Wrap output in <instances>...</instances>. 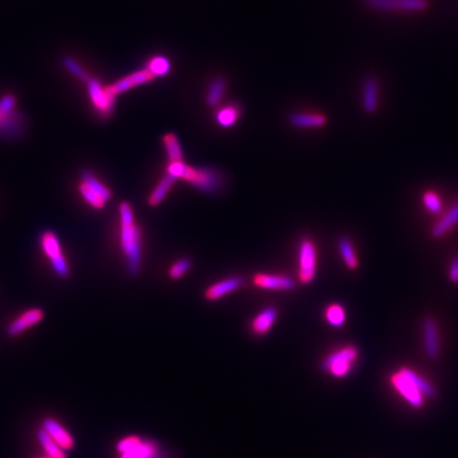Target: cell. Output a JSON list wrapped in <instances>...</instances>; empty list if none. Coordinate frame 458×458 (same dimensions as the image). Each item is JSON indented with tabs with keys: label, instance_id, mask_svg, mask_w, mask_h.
Masks as SVG:
<instances>
[{
	"label": "cell",
	"instance_id": "1",
	"mask_svg": "<svg viewBox=\"0 0 458 458\" xmlns=\"http://www.w3.org/2000/svg\"><path fill=\"white\" fill-rule=\"evenodd\" d=\"M119 215L121 250L127 258L129 271L135 275L142 265V233L137 224H135L133 208L129 203H121Z\"/></svg>",
	"mask_w": 458,
	"mask_h": 458
},
{
	"label": "cell",
	"instance_id": "23",
	"mask_svg": "<svg viewBox=\"0 0 458 458\" xmlns=\"http://www.w3.org/2000/svg\"><path fill=\"white\" fill-rule=\"evenodd\" d=\"M79 192L83 200L97 211L105 208L107 201L105 200L96 190L92 189L86 181H81L79 183Z\"/></svg>",
	"mask_w": 458,
	"mask_h": 458
},
{
	"label": "cell",
	"instance_id": "24",
	"mask_svg": "<svg viewBox=\"0 0 458 458\" xmlns=\"http://www.w3.org/2000/svg\"><path fill=\"white\" fill-rule=\"evenodd\" d=\"M163 142L169 163L183 161L181 144H179V138L174 133L165 134L163 137Z\"/></svg>",
	"mask_w": 458,
	"mask_h": 458
},
{
	"label": "cell",
	"instance_id": "25",
	"mask_svg": "<svg viewBox=\"0 0 458 458\" xmlns=\"http://www.w3.org/2000/svg\"><path fill=\"white\" fill-rule=\"evenodd\" d=\"M38 442L44 448L45 452L51 458H67L64 450L44 431L40 430L38 433Z\"/></svg>",
	"mask_w": 458,
	"mask_h": 458
},
{
	"label": "cell",
	"instance_id": "13",
	"mask_svg": "<svg viewBox=\"0 0 458 458\" xmlns=\"http://www.w3.org/2000/svg\"><path fill=\"white\" fill-rule=\"evenodd\" d=\"M252 282L257 287L273 291H292L296 286L293 278L274 274H256L252 278Z\"/></svg>",
	"mask_w": 458,
	"mask_h": 458
},
{
	"label": "cell",
	"instance_id": "10",
	"mask_svg": "<svg viewBox=\"0 0 458 458\" xmlns=\"http://www.w3.org/2000/svg\"><path fill=\"white\" fill-rule=\"evenodd\" d=\"M382 84L378 75H368L361 83V105L367 114L377 113L381 101Z\"/></svg>",
	"mask_w": 458,
	"mask_h": 458
},
{
	"label": "cell",
	"instance_id": "16",
	"mask_svg": "<svg viewBox=\"0 0 458 458\" xmlns=\"http://www.w3.org/2000/svg\"><path fill=\"white\" fill-rule=\"evenodd\" d=\"M244 280L241 277H230L213 284L205 291V297L211 302L223 298L224 296L239 289L243 286Z\"/></svg>",
	"mask_w": 458,
	"mask_h": 458
},
{
	"label": "cell",
	"instance_id": "20",
	"mask_svg": "<svg viewBox=\"0 0 458 458\" xmlns=\"http://www.w3.org/2000/svg\"><path fill=\"white\" fill-rule=\"evenodd\" d=\"M177 179H174L171 175L166 174L161 179V181L157 183L156 187L153 190L150 196H149V205L152 207L159 206L165 200L166 196L169 193L170 190L172 189L173 185H174Z\"/></svg>",
	"mask_w": 458,
	"mask_h": 458
},
{
	"label": "cell",
	"instance_id": "34",
	"mask_svg": "<svg viewBox=\"0 0 458 458\" xmlns=\"http://www.w3.org/2000/svg\"><path fill=\"white\" fill-rule=\"evenodd\" d=\"M449 277H450L451 282H454V284H458V256L455 257L452 262H451Z\"/></svg>",
	"mask_w": 458,
	"mask_h": 458
},
{
	"label": "cell",
	"instance_id": "3",
	"mask_svg": "<svg viewBox=\"0 0 458 458\" xmlns=\"http://www.w3.org/2000/svg\"><path fill=\"white\" fill-rule=\"evenodd\" d=\"M119 458H173L161 442L142 436L129 435L117 444Z\"/></svg>",
	"mask_w": 458,
	"mask_h": 458
},
{
	"label": "cell",
	"instance_id": "8",
	"mask_svg": "<svg viewBox=\"0 0 458 458\" xmlns=\"http://www.w3.org/2000/svg\"><path fill=\"white\" fill-rule=\"evenodd\" d=\"M86 86L95 111L105 118L111 116L116 105V97L111 94L107 86H103L98 79L92 77L86 81Z\"/></svg>",
	"mask_w": 458,
	"mask_h": 458
},
{
	"label": "cell",
	"instance_id": "27",
	"mask_svg": "<svg viewBox=\"0 0 458 458\" xmlns=\"http://www.w3.org/2000/svg\"><path fill=\"white\" fill-rule=\"evenodd\" d=\"M339 250H340L341 256H342L344 262L347 265V267H349L350 270L358 269V257H356L353 245H352L349 239L342 238L339 241Z\"/></svg>",
	"mask_w": 458,
	"mask_h": 458
},
{
	"label": "cell",
	"instance_id": "9",
	"mask_svg": "<svg viewBox=\"0 0 458 458\" xmlns=\"http://www.w3.org/2000/svg\"><path fill=\"white\" fill-rule=\"evenodd\" d=\"M298 254V277L302 284H310L316 274V245L312 240L304 239L300 242Z\"/></svg>",
	"mask_w": 458,
	"mask_h": 458
},
{
	"label": "cell",
	"instance_id": "19",
	"mask_svg": "<svg viewBox=\"0 0 458 458\" xmlns=\"http://www.w3.org/2000/svg\"><path fill=\"white\" fill-rule=\"evenodd\" d=\"M458 224V202L433 226L432 235L440 239Z\"/></svg>",
	"mask_w": 458,
	"mask_h": 458
},
{
	"label": "cell",
	"instance_id": "29",
	"mask_svg": "<svg viewBox=\"0 0 458 458\" xmlns=\"http://www.w3.org/2000/svg\"><path fill=\"white\" fill-rule=\"evenodd\" d=\"M82 181H86L92 189L96 190L105 200L109 202L112 198V191L102 183L100 179H97L92 173L86 171L82 174Z\"/></svg>",
	"mask_w": 458,
	"mask_h": 458
},
{
	"label": "cell",
	"instance_id": "32",
	"mask_svg": "<svg viewBox=\"0 0 458 458\" xmlns=\"http://www.w3.org/2000/svg\"><path fill=\"white\" fill-rule=\"evenodd\" d=\"M64 65L68 71H70L75 77H77L78 79L81 80V81L86 82L90 79V75L86 73V70H84L83 67L79 64V63L75 62L73 58H64Z\"/></svg>",
	"mask_w": 458,
	"mask_h": 458
},
{
	"label": "cell",
	"instance_id": "5",
	"mask_svg": "<svg viewBox=\"0 0 458 458\" xmlns=\"http://www.w3.org/2000/svg\"><path fill=\"white\" fill-rule=\"evenodd\" d=\"M40 245L55 274L62 278L68 277L70 270H69V265L67 262V259L65 258L58 235L53 231H44L41 235Z\"/></svg>",
	"mask_w": 458,
	"mask_h": 458
},
{
	"label": "cell",
	"instance_id": "33",
	"mask_svg": "<svg viewBox=\"0 0 458 458\" xmlns=\"http://www.w3.org/2000/svg\"><path fill=\"white\" fill-rule=\"evenodd\" d=\"M15 105H16V99L12 95H6V96L2 97L1 100H0V114L15 113Z\"/></svg>",
	"mask_w": 458,
	"mask_h": 458
},
{
	"label": "cell",
	"instance_id": "11",
	"mask_svg": "<svg viewBox=\"0 0 458 458\" xmlns=\"http://www.w3.org/2000/svg\"><path fill=\"white\" fill-rule=\"evenodd\" d=\"M156 78L148 69L144 68L121 78L120 80L114 82L112 85L107 86V88H109L110 92H111L113 96L117 97L118 95L123 94V92H127V90H133V88L138 87V86L151 83Z\"/></svg>",
	"mask_w": 458,
	"mask_h": 458
},
{
	"label": "cell",
	"instance_id": "4",
	"mask_svg": "<svg viewBox=\"0 0 458 458\" xmlns=\"http://www.w3.org/2000/svg\"><path fill=\"white\" fill-rule=\"evenodd\" d=\"M358 351L354 346H346L328 354L321 363V369L334 378L349 375L358 360Z\"/></svg>",
	"mask_w": 458,
	"mask_h": 458
},
{
	"label": "cell",
	"instance_id": "21",
	"mask_svg": "<svg viewBox=\"0 0 458 458\" xmlns=\"http://www.w3.org/2000/svg\"><path fill=\"white\" fill-rule=\"evenodd\" d=\"M240 114H241V109L239 105L233 103V105H225L220 109L215 114V120L220 127L228 129V127H233L238 122Z\"/></svg>",
	"mask_w": 458,
	"mask_h": 458
},
{
	"label": "cell",
	"instance_id": "28",
	"mask_svg": "<svg viewBox=\"0 0 458 458\" xmlns=\"http://www.w3.org/2000/svg\"><path fill=\"white\" fill-rule=\"evenodd\" d=\"M325 317L332 327H342L346 321L345 309L341 304H332L326 309Z\"/></svg>",
	"mask_w": 458,
	"mask_h": 458
},
{
	"label": "cell",
	"instance_id": "7",
	"mask_svg": "<svg viewBox=\"0 0 458 458\" xmlns=\"http://www.w3.org/2000/svg\"><path fill=\"white\" fill-rule=\"evenodd\" d=\"M390 382H392L395 390L405 399L410 405L415 408H422L425 397L423 396L422 393L420 392L418 386L412 380L410 368L403 367V368L399 369L390 377Z\"/></svg>",
	"mask_w": 458,
	"mask_h": 458
},
{
	"label": "cell",
	"instance_id": "35",
	"mask_svg": "<svg viewBox=\"0 0 458 458\" xmlns=\"http://www.w3.org/2000/svg\"><path fill=\"white\" fill-rule=\"evenodd\" d=\"M36 458H51V457L47 455V457H36Z\"/></svg>",
	"mask_w": 458,
	"mask_h": 458
},
{
	"label": "cell",
	"instance_id": "12",
	"mask_svg": "<svg viewBox=\"0 0 458 458\" xmlns=\"http://www.w3.org/2000/svg\"><path fill=\"white\" fill-rule=\"evenodd\" d=\"M43 319H44V312L40 308L28 309L8 326L6 334L13 338L21 336L30 328L40 324Z\"/></svg>",
	"mask_w": 458,
	"mask_h": 458
},
{
	"label": "cell",
	"instance_id": "18",
	"mask_svg": "<svg viewBox=\"0 0 458 458\" xmlns=\"http://www.w3.org/2000/svg\"><path fill=\"white\" fill-rule=\"evenodd\" d=\"M278 312L274 307H269L261 311L250 324V329L255 336H262L269 334L270 330L273 328L276 319H277Z\"/></svg>",
	"mask_w": 458,
	"mask_h": 458
},
{
	"label": "cell",
	"instance_id": "22",
	"mask_svg": "<svg viewBox=\"0 0 458 458\" xmlns=\"http://www.w3.org/2000/svg\"><path fill=\"white\" fill-rule=\"evenodd\" d=\"M226 87H228V84H226V81L223 78H217V79L213 80V83L209 85L208 90H207V105L211 107H217L223 100Z\"/></svg>",
	"mask_w": 458,
	"mask_h": 458
},
{
	"label": "cell",
	"instance_id": "30",
	"mask_svg": "<svg viewBox=\"0 0 458 458\" xmlns=\"http://www.w3.org/2000/svg\"><path fill=\"white\" fill-rule=\"evenodd\" d=\"M423 203L432 213H440L442 209V201L436 192L427 191L423 194Z\"/></svg>",
	"mask_w": 458,
	"mask_h": 458
},
{
	"label": "cell",
	"instance_id": "31",
	"mask_svg": "<svg viewBox=\"0 0 458 458\" xmlns=\"http://www.w3.org/2000/svg\"><path fill=\"white\" fill-rule=\"evenodd\" d=\"M191 267V261L189 259H179L174 263L169 270L170 278L173 280L179 279L183 277L186 273H188Z\"/></svg>",
	"mask_w": 458,
	"mask_h": 458
},
{
	"label": "cell",
	"instance_id": "26",
	"mask_svg": "<svg viewBox=\"0 0 458 458\" xmlns=\"http://www.w3.org/2000/svg\"><path fill=\"white\" fill-rule=\"evenodd\" d=\"M172 65L169 58L163 55H156L150 58L147 63V69L154 75L155 78L166 77L171 71Z\"/></svg>",
	"mask_w": 458,
	"mask_h": 458
},
{
	"label": "cell",
	"instance_id": "2",
	"mask_svg": "<svg viewBox=\"0 0 458 458\" xmlns=\"http://www.w3.org/2000/svg\"><path fill=\"white\" fill-rule=\"evenodd\" d=\"M365 10L390 16L416 17L427 14L434 0H360Z\"/></svg>",
	"mask_w": 458,
	"mask_h": 458
},
{
	"label": "cell",
	"instance_id": "14",
	"mask_svg": "<svg viewBox=\"0 0 458 458\" xmlns=\"http://www.w3.org/2000/svg\"><path fill=\"white\" fill-rule=\"evenodd\" d=\"M422 334L425 353L430 358H438L440 351V334L433 317H427L423 321Z\"/></svg>",
	"mask_w": 458,
	"mask_h": 458
},
{
	"label": "cell",
	"instance_id": "6",
	"mask_svg": "<svg viewBox=\"0 0 458 458\" xmlns=\"http://www.w3.org/2000/svg\"><path fill=\"white\" fill-rule=\"evenodd\" d=\"M181 179L187 181L192 187L205 193H211L221 186V175L215 170L208 168H193L186 165Z\"/></svg>",
	"mask_w": 458,
	"mask_h": 458
},
{
	"label": "cell",
	"instance_id": "15",
	"mask_svg": "<svg viewBox=\"0 0 458 458\" xmlns=\"http://www.w3.org/2000/svg\"><path fill=\"white\" fill-rule=\"evenodd\" d=\"M43 430L57 442L63 450H71L75 446V440L71 434L55 419H45L43 421Z\"/></svg>",
	"mask_w": 458,
	"mask_h": 458
},
{
	"label": "cell",
	"instance_id": "17",
	"mask_svg": "<svg viewBox=\"0 0 458 458\" xmlns=\"http://www.w3.org/2000/svg\"><path fill=\"white\" fill-rule=\"evenodd\" d=\"M292 125L298 129H321L328 123V117L319 112L296 113L289 117Z\"/></svg>",
	"mask_w": 458,
	"mask_h": 458
}]
</instances>
